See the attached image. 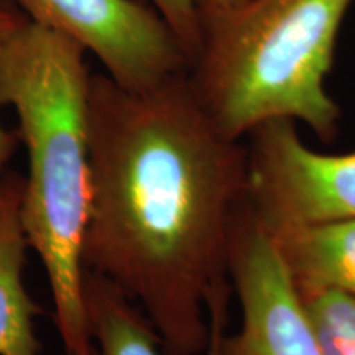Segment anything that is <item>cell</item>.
<instances>
[{
  "instance_id": "1",
  "label": "cell",
  "mask_w": 355,
  "mask_h": 355,
  "mask_svg": "<svg viewBox=\"0 0 355 355\" xmlns=\"http://www.w3.org/2000/svg\"><path fill=\"white\" fill-rule=\"evenodd\" d=\"M91 202L83 263L152 322L163 355H201L229 300V248L247 202V146L214 125L188 73L150 89L89 84Z\"/></svg>"
},
{
  "instance_id": "2",
  "label": "cell",
  "mask_w": 355,
  "mask_h": 355,
  "mask_svg": "<svg viewBox=\"0 0 355 355\" xmlns=\"http://www.w3.org/2000/svg\"><path fill=\"white\" fill-rule=\"evenodd\" d=\"M86 53L30 20L0 42V105L15 110L28 163L21 225L46 273L64 352L78 355L92 347L83 263L91 202Z\"/></svg>"
},
{
  "instance_id": "3",
  "label": "cell",
  "mask_w": 355,
  "mask_h": 355,
  "mask_svg": "<svg viewBox=\"0 0 355 355\" xmlns=\"http://www.w3.org/2000/svg\"><path fill=\"white\" fill-rule=\"evenodd\" d=\"M354 0H247L201 15L189 64L194 94L225 137L243 141L273 121L303 122L326 144L340 107L326 89Z\"/></svg>"
},
{
  "instance_id": "4",
  "label": "cell",
  "mask_w": 355,
  "mask_h": 355,
  "mask_svg": "<svg viewBox=\"0 0 355 355\" xmlns=\"http://www.w3.org/2000/svg\"><path fill=\"white\" fill-rule=\"evenodd\" d=\"M247 139V202L266 230L355 217V152H316L293 121L263 123Z\"/></svg>"
},
{
  "instance_id": "5",
  "label": "cell",
  "mask_w": 355,
  "mask_h": 355,
  "mask_svg": "<svg viewBox=\"0 0 355 355\" xmlns=\"http://www.w3.org/2000/svg\"><path fill=\"white\" fill-rule=\"evenodd\" d=\"M33 24L91 51L122 87L141 91L188 73L180 38L140 0H10Z\"/></svg>"
},
{
  "instance_id": "6",
  "label": "cell",
  "mask_w": 355,
  "mask_h": 355,
  "mask_svg": "<svg viewBox=\"0 0 355 355\" xmlns=\"http://www.w3.org/2000/svg\"><path fill=\"white\" fill-rule=\"evenodd\" d=\"M229 282L242 319L235 334L222 331L219 355H324L303 296L248 202L230 239Z\"/></svg>"
},
{
  "instance_id": "7",
  "label": "cell",
  "mask_w": 355,
  "mask_h": 355,
  "mask_svg": "<svg viewBox=\"0 0 355 355\" xmlns=\"http://www.w3.org/2000/svg\"><path fill=\"white\" fill-rule=\"evenodd\" d=\"M300 295L339 291L355 298V217L268 230Z\"/></svg>"
},
{
  "instance_id": "8",
  "label": "cell",
  "mask_w": 355,
  "mask_h": 355,
  "mask_svg": "<svg viewBox=\"0 0 355 355\" xmlns=\"http://www.w3.org/2000/svg\"><path fill=\"white\" fill-rule=\"evenodd\" d=\"M21 184L17 173L0 181V355H42L35 329L42 308L25 285L30 247L20 217Z\"/></svg>"
},
{
  "instance_id": "9",
  "label": "cell",
  "mask_w": 355,
  "mask_h": 355,
  "mask_svg": "<svg viewBox=\"0 0 355 355\" xmlns=\"http://www.w3.org/2000/svg\"><path fill=\"white\" fill-rule=\"evenodd\" d=\"M84 304L92 340V347L84 355H163L159 337L144 311L109 279L86 272ZM227 306L229 301L212 306L206 355H219V336L227 324Z\"/></svg>"
},
{
  "instance_id": "10",
  "label": "cell",
  "mask_w": 355,
  "mask_h": 355,
  "mask_svg": "<svg viewBox=\"0 0 355 355\" xmlns=\"http://www.w3.org/2000/svg\"><path fill=\"white\" fill-rule=\"evenodd\" d=\"M324 355H355V298L339 291L303 295Z\"/></svg>"
},
{
  "instance_id": "11",
  "label": "cell",
  "mask_w": 355,
  "mask_h": 355,
  "mask_svg": "<svg viewBox=\"0 0 355 355\" xmlns=\"http://www.w3.org/2000/svg\"><path fill=\"white\" fill-rule=\"evenodd\" d=\"M140 2L152 6L171 26L183 44L191 64L201 40V21H199L196 0H140Z\"/></svg>"
},
{
  "instance_id": "12",
  "label": "cell",
  "mask_w": 355,
  "mask_h": 355,
  "mask_svg": "<svg viewBox=\"0 0 355 355\" xmlns=\"http://www.w3.org/2000/svg\"><path fill=\"white\" fill-rule=\"evenodd\" d=\"M28 20L10 0H0V42Z\"/></svg>"
},
{
  "instance_id": "13",
  "label": "cell",
  "mask_w": 355,
  "mask_h": 355,
  "mask_svg": "<svg viewBox=\"0 0 355 355\" xmlns=\"http://www.w3.org/2000/svg\"><path fill=\"white\" fill-rule=\"evenodd\" d=\"M0 107H2V105H0ZM19 141V132L8 130V128L2 123V121H0V181L6 176V166L7 163L10 162L13 153H15Z\"/></svg>"
},
{
  "instance_id": "14",
  "label": "cell",
  "mask_w": 355,
  "mask_h": 355,
  "mask_svg": "<svg viewBox=\"0 0 355 355\" xmlns=\"http://www.w3.org/2000/svg\"><path fill=\"white\" fill-rule=\"evenodd\" d=\"M243 2H247V0H196V6H198L199 17H201V15H209V13L227 10V8L237 7Z\"/></svg>"
}]
</instances>
